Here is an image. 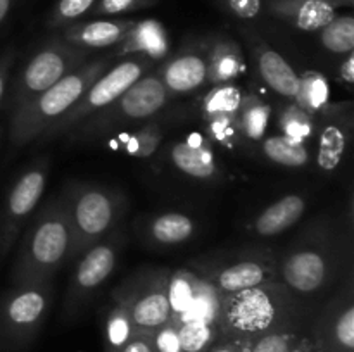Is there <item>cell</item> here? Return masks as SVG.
<instances>
[{
  "mask_svg": "<svg viewBox=\"0 0 354 352\" xmlns=\"http://www.w3.org/2000/svg\"><path fill=\"white\" fill-rule=\"evenodd\" d=\"M168 100V92L158 75L147 72L109 106L86 117L68 135L71 140L83 144L104 141L123 131L124 128L154 117L159 110L165 109Z\"/></svg>",
  "mask_w": 354,
  "mask_h": 352,
  "instance_id": "5b68a950",
  "label": "cell"
},
{
  "mask_svg": "<svg viewBox=\"0 0 354 352\" xmlns=\"http://www.w3.org/2000/svg\"><path fill=\"white\" fill-rule=\"evenodd\" d=\"M90 55L92 52L68 43L59 35L48 38L14 76L12 85L6 93L7 113H14L54 86L69 72L90 61Z\"/></svg>",
  "mask_w": 354,
  "mask_h": 352,
  "instance_id": "8992f818",
  "label": "cell"
},
{
  "mask_svg": "<svg viewBox=\"0 0 354 352\" xmlns=\"http://www.w3.org/2000/svg\"><path fill=\"white\" fill-rule=\"evenodd\" d=\"M169 271L165 268L145 269L130 276L113 292L114 302L123 304L138 331L152 333L171 321L168 300Z\"/></svg>",
  "mask_w": 354,
  "mask_h": 352,
  "instance_id": "7c38bea8",
  "label": "cell"
},
{
  "mask_svg": "<svg viewBox=\"0 0 354 352\" xmlns=\"http://www.w3.org/2000/svg\"><path fill=\"white\" fill-rule=\"evenodd\" d=\"M221 3L239 19H254L263 10V0H221Z\"/></svg>",
  "mask_w": 354,
  "mask_h": 352,
  "instance_id": "ab89813d",
  "label": "cell"
},
{
  "mask_svg": "<svg viewBox=\"0 0 354 352\" xmlns=\"http://www.w3.org/2000/svg\"><path fill=\"white\" fill-rule=\"evenodd\" d=\"M159 0H97L92 16H120L135 10L154 7Z\"/></svg>",
  "mask_w": 354,
  "mask_h": 352,
  "instance_id": "74e56055",
  "label": "cell"
},
{
  "mask_svg": "<svg viewBox=\"0 0 354 352\" xmlns=\"http://www.w3.org/2000/svg\"><path fill=\"white\" fill-rule=\"evenodd\" d=\"M279 128L283 137L306 144V140L317 135L318 116L310 114L296 102H292L280 110Z\"/></svg>",
  "mask_w": 354,
  "mask_h": 352,
  "instance_id": "4dcf8cb0",
  "label": "cell"
},
{
  "mask_svg": "<svg viewBox=\"0 0 354 352\" xmlns=\"http://www.w3.org/2000/svg\"><path fill=\"white\" fill-rule=\"evenodd\" d=\"M328 231V230H327ZM308 231L277 266L283 285L301 295H315L330 283L335 273V248L330 235Z\"/></svg>",
  "mask_w": 354,
  "mask_h": 352,
  "instance_id": "9c48e42d",
  "label": "cell"
},
{
  "mask_svg": "<svg viewBox=\"0 0 354 352\" xmlns=\"http://www.w3.org/2000/svg\"><path fill=\"white\" fill-rule=\"evenodd\" d=\"M137 333L133 321L127 307L120 302H114L106 316L104 323V351L120 352Z\"/></svg>",
  "mask_w": 354,
  "mask_h": 352,
  "instance_id": "f1b7e54d",
  "label": "cell"
},
{
  "mask_svg": "<svg viewBox=\"0 0 354 352\" xmlns=\"http://www.w3.org/2000/svg\"><path fill=\"white\" fill-rule=\"evenodd\" d=\"M263 152L272 162L287 168H303L310 162V150L304 141L275 135L263 140Z\"/></svg>",
  "mask_w": 354,
  "mask_h": 352,
  "instance_id": "f546056e",
  "label": "cell"
},
{
  "mask_svg": "<svg viewBox=\"0 0 354 352\" xmlns=\"http://www.w3.org/2000/svg\"><path fill=\"white\" fill-rule=\"evenodd\" d=\"M322 114L318 121V154L317 162L324 171H334L342 162L351 133V104L332 106Z\"/></svg>",
  "mask_w": 354,
  "mask_h": 352,
  "instance_id": "5bb4252c",
  "label": "cell"
},
{
  "mask_svg": "<svg viewBox=\"0 0 354 352\" xmlns=\"http://www.w3.org/2000/svg\"><path fill=\"white\" fill-rule=\"evenodd\" d=\"M353 0H270L268 12L303 31H320Z\"/></svg>",
  "mask_w": 354,
  "mask_h": 352,
  "instance_id": "e0dca14e",
  "label": "cell"
},
{
  "mask_svg": "<svg viewBox=\"0 0 354 352\" xmlns=\"http://www.w3.org/2000/svg\"><path fill=\"white\" fill-rule=\"evenodd\" d=\"M75 259V237L61 197L38 209L24 230L12 266V285L47 283L66 261Z\"/></svg>",
  "mask_w": 354,
  "mask_h": 352,
  "instance_id": "6da1fadb",
  "label": "cell"
},
{
  "mask_svg": "<svg viewBox=\"0 0 354 352\" xmlns=\"http://www.w3.org/2000/svg\"><path fill=\"white\" fill-rule=\"evenodd\" d=\"M306 199L299 193H290L270 204L252 221V231L259 237H275L283 233L303 217Z\"/></svg>",
  "mask_w": 354,
  "mask_h": 352,
  "instance_id": "603a6c76",
  "label": "cell"
},
{
  "mask_svg": "<svg viewBox=\"0 0 354 352\" xmlns=\"http://www.w3.org/2000/svg\"><path fill=\"white\" fill-rule=\"evenodd\" d=\"M124 247L123 230H116L99 244L80 254V261L69 280L64 299L66 317H76L93 299L100 286L116 269L120 254Z\"/></svg>",
  "mask_w": 354,
  "mask_h": 352,
  "instance_id": "30bf717a",
  "label": "cell"
},
{
  "mask_svg": "<svg viewBox=\"0 0 354 352\" xmlns=\"http://www.w3.org/2000/svg\"><path fill=\"white\" fill-rule=\"evenodd\" d=\"M97 0H57L47 19V26L52 30H62V28L75 24L83 16L92 12Z\"/></svg>",
  "mask_w": 354,
  "mask_h": 352,
  "instance_id": "8d00e7d4",
  "label": "cell"
},
{
  "mask_svg": "<svg viewBox=\"0 0 354 352\" xmlns=\"http://www.w3.org/2000/svg\"><path fill=\"white\" fill-rule=\"evenodd\" d=\"M14 2H16V0H0V28L3 26V23H6L7 17H9L10 10H12L14 7Z\"/></svg>",
  "mask_w": 354,
  "mask_h": 352,
  "instance_id": "f6af8a7d",
  "label": "cell"
},
{
  "mask_svg": "<svg viewBox=\"0 0 354 352\" xmlns=\"http://www.w3.org/2000/svg\"><path fill=\"white\" fill-rule=\"evenodd\" d=\"M61 199L75 237V259L120 230L128 207L121 190L90 182H71Z\"/></svg>",
  "mask_w": 354,
  "mask_h": 352,
  "instance_id": "277c9868",
  "label": "cell"
},
{
  "mask_svg": "<svg viewBox=\"0 0 354 352\" xmlns=\"http://www.w3.org/2000/svg\"><path fill=\"white\" fill-rule=\"evenodd\" d=\"M156 75L161 79L169 97L196 92L206 83V54L196 47L182 48L175 55L166 59Z\"/></svg>",
  "mask_w": 354,
  "mask_h": 352,
  "instance_id": "9a60e30c",
  "label": "cell"
},
{
  "mask_svg": "<svg viewBox=\"0 0 354 352\" xmlns=\"http://www.w3.org/2000/svg\"><path fill=\"white\" fill-rule=\"evenodd\" d=\"M294 102L310 114L318 116L330 104V83L322 72L306 71L299 76Z\"/></svg>",
  "mask_w": 354,
  "mask_h": 352,
  "instance_id": "83f0119b",
  "label": "cell"
},
{
  "mask_svg": "<svg viewBox=\"0 0 354 352\" xmlns=\"http://www.w3.org/2000/svg\"><path fill=\"white\" fill-rule=\"evenodd\" d=\"M277 275L279 271L272 259L254 255V257H244L241 261L221 266L206 275V278L220 290L221 295H232V293L272 283Z\"/></svg>",
  "mask_w": 354,
  "mask_h": 352,
  "instance_id": "2e32d148",
  "label": "cell"
},
{
  "mask_svg": "<svg viewBox=\"0 0 354 352\" xmlns=\"http://www.w3.org/2000/svg\"><path fill=\"white\" fill-rule=\"evenodd\" d=\"M196 233V223L189 214L161 213L145 223L144 235L149 242L162 247L185 244Z\"/></svg>",
  "mask_w": 354,
  "mask_h": 352,
  "instance_id": "cb8c5ba5",
  "label": "cell"
},
{
  "mask_svg": "<svg viewBox=\"0 0 354 352\" xmlns=\"http://www.w3.org/2000/svg\"><path fill=\"white\" fill-rule=\"evenodd\" d=\"M201 276L189 268H180L169 273L168 278V300L171 309V320L180 316L189 306L194 292L197 289Z\"/></svg>",
  "mask_w": 354,
  "mask_h": 352,
  "instance_id": "836d02e7",
  "label": "cell"
},
{
  "mask_svg": "<svg viewBox=\"0 0 354 352\" xmlns=\"http://www.w3.org/2000/svg\"><path fill=\"white\" fill-rule=\"evenodd\" d=\"M272 107L256 93H244L237 109V123L242 137L252 141L265 138L268 131Z\"/></svg>",
  "mask_w": 354,
  "mask_h": 352,
  "instance_id": "4316f807",
  "label": "cell"
},
{
  "mask_svg": "<svg viewBox=\"0 0 354 352\" xmlns=\"http://www.w3.org/2000/svg\"><path fill=\"white\" fill-rule=\"evenodd\" d=\"M48 178V157L35 159L10 185L0 211V261L19 240L23 228L40 206Z\"/></svg>",
  "mask_w": 354,
  "mask_h": 352,
  "instance_id": "8fae6325",
  "label": "cell"
},
{
  "mask_svg": "<svg viewBox=\"0 0 354 352\" xmlns=\"http://www.w3.org/2000/svg\"><path fill=\"white\" fill-rule=\"evenodd\" d=\"M120 352H156L154 347H152L151 333L137 330V333L133 335V338H131V340L128 342Z\"/></svg>",
  "mask_w": 354,
  "mask_h": 352,
  "instance_id": "b9f144b4",
  "label": "cell"
},
{
  "mask_svg": "<svg viewBox=\"0 0 354 352\" xmlns=\"http://www.w3.org/2000/svg\"><path fill=\"white\" fill-rule=\"evenodd\" d=\"M249 38V45L254 54L256 66L261 75L263 81L275 90L279 95L294 99L299 85V76L292 69V66L270 45L261 40V37L256 33H245Z\"/></svg>",
  "mask_w": 354,
  "mask_h": 352,
  "instance_id": "44dd1931",
  "label": "cell"
},
{
  "mask_svg": "<svg viewBox=\"0 0 354 352\" xmlns=\"http://www.w3.org/2000/svg\"><path fill=\"white\" fill-rule=\"evenodd\" d=\"M221 304H223V295L220 293V290L206 276H201L189 306L185 307V311L180 316L173 317L171 321H175V323L204 321V323L218 324L221 314Z\"/></svg>",
  "mask_w": 354,
  "mask_h": 352,
  "instance_id": "d4e9b609",
  "label": "cell"
},
{
  "mask_svg": "<svg viewBox=\"0 0 354 352\" xmlns=\"http://www.w3.org/2000/svg\"><path fill=\"white\" fill-rule=\"evenodd\" d=\"M242 90L234 83H221L214 85L201 100V113L204 117L214 114H237L242 100Z\"/></svg>",
  "mask_w": 354,
  "mask_h": 352,
  "instance_id": "e575fe53",
  "label": "cell"
},
{
  "mask_svg": "<svg viewBox=\"0 0 354 352\" xmlns=\"http://www.w3.org/2000/svg\"><path fill=\"white\" fill-rule=\"evenodd\" d=\"M54 299L52 282L12 285L0 300V335L7 351L21 352L33 344Z\"/></svg>",
  "mask_w": 354,
  "mask_h": 352,
  "instance_id": "52a82bcc",
  "label": "cell"
},
{
  "mask_svg": "<svg viewBox=\"0 0 354 352\" xmlns=\"http://www.w3.org/2000/svg\"><path fill=\"white\" fill-rule=\"evenodd\" d=\"M151 66L152 62L149 59L140 57V55H130L127 59H121L120 62L111 66L106 72H102L92 83V86L80 97L78 102L61 119L50 124L37 141L44 144V141H50L54 138L62 137V135H68L82 121L95 114L97 110L109 106L124 90L130 88L135 81H138L142 76L151 72Z\"/></svg>",
  "mask_w": 354,
  "mask_h": 352,
  "instance_id": "ba28073f",
  "label": "cell"
},
{
  "mask_svg": "<svg viewBox=\"0 0 354 352\" xmlns=\"http://www.w3.org/2000/svg\"><path fill=\"white\" fill-rule=\"evenodd\" d=\"M151 342L156 352H183L178 337V326L173 321H168L152 331Z\"/></svg>",
  "mask_w": 354,
  "mask_h": 352,
  "instance_id": "f35d334b",
  "label": "cell"
},
{
  "mask_svg": "<svg viewBox=\"0 0 354 352\" xmlns=\"http://www.w3.org/2000/svg\"><path fill=\"white\" fill-rule=\"evenodd\" d=\"M176 326H178V337L183 352H206L218 340H221L218 324L204 323V321H183V323H176Z\"/></svg>",
  "mask_w": 354,
  "mask_h": 352,
  "instance_id": "d6a6232c",
  "label": "cell"
},
{
  "mask_svg": "<svg viewBox=\"0 0 354 352\" xmlns=\"http://www.w3.org/2000/svg\"><path fill=\"white\" fill-rule=\"evenodd\" d=\"M204 119H206V137L211 144L234 148L239 138L242 137L239 130L237 114H214Z\"/></svg>",
  "mask_w": 354,
  "mask_h": 352,
  "instance_id": "d590c367",
  "label": "cell"
},
{
  "mask_svg": "<svg viewBox=\"0 0 354 352\" xmlns=\"http://www.w3.org/2000/svg\"><path fill=\"white\" fill-rule=\"evenodd\" d=\"M320 41L332 54H351L354 50V17L351 14L335 16L320 30Z\"/></svg>",
  "mask_w": 354,
  "mask_h": 352,
  "instance_id": "1f68e13d",
  "label": "cell"
},
{
  "mask_svg": "<svg viewBox=\"0 0 354 352\" xmlns=\"http://www.w3.org/2000/svg\"><path fill=\"white\" fill-rule=\"evenodd\" d=\"M114 57L140 55L151 62L165 61L169 55V37L165 24L158 19L135 21L124 40L114 47Z\"/></svg>",
  "mask_w": 354,
  "mask_h": 352,
  "instance_id": "ffe728a7",
  "label": "cell"
},
{
  "mask_svg": "<svg viewBox=\"0 0 354 352\" xmlns=\"http://www.w3.org/2000/svg\"><path fill=\"white\" fill-rule=\"evenodd\" d=\"M286 285H266L223 295L220 328L221 340L248 342L270 331L296 328L294 311L287 300Z\"/></svg>",
  "mask_w": 354,
  "mask_h": 352,
  "instance_id": "3957f363",
  "label": "cell"
},
{
  "mask_svg": "<svg viewBox=\"0 0 354 352\" xmlns=\"http://www.w3.org/2000/svg\"><path fill=\"white\" fill-rule=\"evenodd\" d=\"M14 62H16V50H14V47L6 48L0 54V106H2L3 99H6L7 88H9L10 71H12Z\"/></svg>",
  "mask_w": 354,
  "mask_h": 352,
  "instance_id": "60d3db41",
  "label": "cell"
},
{
  "mask_svg": "<svg viewBox=\"0 0 354 352\" xmlns=\"http://www.w3.org/2000/svg\"><path fill=\"white\" fill-rule=\"evenodd\" d=\"M206 352H244V349L232 340H218L213 347L207 349Z\"/></svg>",
  "mask_w": 354,
  "mask_h": 352,
  "instance_id": "ee69618b",
  "label": "cell"
},
{
  "mask_svg": "<svg viewBox=\"0 0 354 352\" xmlns=\"http://www.w3.org/2000/svg\"><path fill=\"white\" fill-rule=\"evenodd\" d=\"M313 352H354V302L353 285L325 306L311 330Z\"/></svg>",
  "mask_w": 354,
  "mask_h": 352,
  "instance_id": "4fadbf2b",
  "label": "cell"
},
{
  "mask_svg": "<svg viewBox=\"0 0 354 352\" xmlns=\"http://www.w3.org/2000/svg\"><path fill=\"white\" fill-rule=\"evenodd\" d=\"M162 141V128L159 123L151 121L145 123L144 126L137 128V130L130 131V133L113 135L107 141L111 148L124 152V154L131 155V157H151L156 150L159 148Z\"/></svg>",
  "mask_w": 354,
  "mask_h": 352,
  "instance_id": "484cf974",
  "label": "cell"
},
{
  "mask_svg": "<svg viewBox=\"0 0 354 352\" xmlns=\"http://www.w3.org/2000/svg\"><path fill=\"white\" fill-rule=\"evenodd\" d=\"M114 55L90 59L68 76L9 114V137L16 147L33 144L50 124L61 119L102 72L113 66Z\"/></svg>",
  "mask_w": 354,
  "mask_h": 352,
  "instance_id": "7a4b0ae2",
  "label": "cell"
},
{
  "mask_svg": "<svg viewBox=\"0 0 354 352\" xmlns=\"http://www.w3.org/2000/svg\"><path fill=\"white\" fill-rule=\"evenodd\" d=\"M339 79L344 81L346 85H353L354 83V55L346 54L342 55L341 66H339Z\"/></svg>",
  "mask_w": 354,
  "mask_h": 352,
  "instance_id": "7bdbcfd3",
  "label": "cell"
},
{
  "mask_svg": "<svg viewBox=\"0 0 354 352\" xmlns=\"http://www.w3.org/2000/svg\"><path fill=\"white\" fill-rule=\"evenodd\" d=\"M0 140H2V126H0Z\"/></svg>",
  "mask_w": 354,
  "mask_h": 352,
  "instance_id": "bcb514c9",
  "label": "cell"
},
{
  "mask_svg": "<svg viewBox=\"0 0 354 352\" xmlns=\"http://www.w3.org/2000/svg\"><path fill=\"white\" fill-rule=\"evenodd\" d=\"M207 76L206 83L221 85L234 83L244 72L245 61L241 45L234 38L220 37L206 50Z\"/></svg>",
  "mask_w": 354,
  "mask_h": 352,
  "instance_id": "7402d4cb",
  "label": "cell"
},
{
  "mask_svg": "<svg viewBox=\"0 0 354 352\" xmlns=\"http://www.w3.org/2000/svg\"><path fill=\"white\" fill-rule=\"evenodd\" d=\"M135 19H93L78 21L62 28L59 37L75 47L85 50H102L120 45L124 40Z\"/></svg>",
  "mask_w": 354,
  "mask_h": 352,
  "instance_id": "d6986e66",
  "label": "cell"
},
{
  "mask_svg": "<svg viewBox=\"0 0 354 352\" xmlns=\"http://www.w3.org/2000/svg\"><path fill=\"white\" fill-rule=\"evenodd\" d=\"M169 161L183 175L190 178L214 182L221 176L213 144L206 135L192 133L190 137L176 141L169 148Z\"/></svg>",
  "mask_w": 354,
  "mask_h": 352,
  "instance_id": "ac0fdd59",
  "label": "cell"
}]
</instances>
